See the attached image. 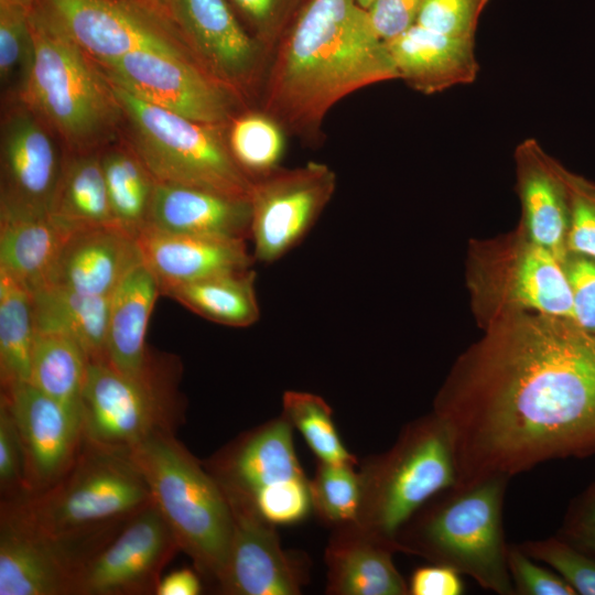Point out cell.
Instances as JSON below:
<instances>
[{
  "label": "cell",
  "instance_id": "obj_44",
  "mask_svg": "<svg viewBox=\"0 0 595 595\" xmlns=\"http://www.w3.org/2000/svg\"><path fill=\"white\" fill-rule=\"evenodd\" d=\"M508 567L515 591L527 595H574V588L561 576L533 563L523 550H508Z\"/></svg>",
  "mask_w": 595,
  "mask_h": 595
},
{
  "label": "cell",
  "instance_id": "obj_4",
  "mask_svg": "<svg viewBox=\"0 0 595 595\" xmlns=\"http://www.w3.org/2000/svg\"><path fill=\"white\" fill-rule=\"evenodd\" d=\"M33 55L21 88L25 105L58 133L73 153L93 152L123 117L112 88L67 35L30 10Z\"/></svg>",
  "mask_w": 595,
  "mask_h": 595
},
{
  "label": "cell",
  "instance_id": "obj_45",
  "mask_svg": "<svg viewBox=\"0 0 595 595\" xmlns=\"http://www.w3.org/2000/svg\"><path fill=\"white\" fill-rule=\"evenodd\" d=\"M571 288L575 323L595 335V260L581 257L566 268Z\"/></svg>",
  "mask_w": 595,
  "mask_h": 595
},
{
  "label": "cell",
  "instance_id": "obj_37",
  "mask_svg": "<svg viewBox=\"0 0 595 595\" xmlns=\"http://www.w3.org/2000/svg\"><path fill=\"white\" fill-rule=\"evenodd\" d=\"M355 467L317 461L315 475L310 479L313 510L331 528L358 519L361 485Z\"/></svg>",
  "mask_w": 595,
  "mask_h": 595
},
{
  "label": "cell",
  "instance_id": "obj_30",
  "mask_svg": "<svg viewBox=\"0 0 595 595\" xmlns=\"http://www.w3.org/2000/svg\"><path fill=\"white\" fill-rule=\"evenodd\" d=\"M51 216L73 230L117 226L100 154L93 151L66 156Z\"/></svg>",
  "mask_w": 595,
  "mask_h": 595
},
{
  "label": "cell",
  "instance_id": "obj_33",
  "mask_svg": "<svg viewBox=\"0 0 595 595\" xmlns=\"http://www.w3.org/2000/svg\"><path fill=\"white\" fill-rule=\"evenodd\" d=\"M100 155L113 219L137 239L149 225L156 181L131 148L112 149Z\"/></svg>",
  "mask_w": 595,
  "mask_h": 595
},
{
  "label": "cell",
  "instance_id": "obj_25",
  "mask_svg": "<svg viewBox=\"0 0 595 595\" xmlns=\"http://www.w3.org/2000/svg\"><path fill=\"white\" fill-rule=\"evenodd\" d=\"M520 192L532 244L549 250L561 263L566 255L570 192L564 173L539 143L526 139L517 148Z\"/></svg>",
  "mask_w": 595,
  "mask_h": 595
},
{
  "label": "cell",
  "instance_id": "obj_28",
  "mask_svg": "<svg viewBox=\"0 0 595 595\" xmlns=\"http://www.w3.org/2000/svg\"><path fill=\"white\" fill-rule=\"evenodd\" d=\"M36 333L75 340L89 361L107 363L109 298L78 293L58 285L32 291Z\"/></svg>",
  "mask_w": 595,
  "mask_h": 595
},
{
  "label": "cell",
  "instance_id": "obj_24",
  "mask_svg": "<svg viewBox=\"0 0 595 595\" xmlns=\"http://www.w3.org/2000/svg\"><path fill=\"white\" fill-rule=\"evenodd\" d=\"M387 45L399 78L425 95L470 84L479 71L475 39L447 35L415 23Z\"/></svg>",
  "mask_w": 595,
  "mask_h": 595
},
{
  "label": "cell",
  "instance_id": "obj_20",
  "mask_svg": "<svg viewBox=\"0 0 595 595\" xmlns=\"http://www.w3.org/2000/svg\"><path fill=\"white\" fill-rule=\"evenodd\" d=\"M392 541L358 522L332 527L324 560L331 595H405L408 583L394 566Z\"/></svg>",
  "mask_w": 595,
  "mask_h": 595
},
{
  "label": "cell",
  "instance_id": "obj_39",
  "mask_svg": "<svg viewBox=\"0 0 595 595\" xmlns=\"http://www.w3.org/2000/svg\"><path fill=\"white\" fill-rule=\"evenodd\" d=\"M522 550L553 567L576 592L595 595V558L565 539L550 538L527 544Z\"/></svg>",
  "mask_w": 595,
  "mask_h": 595
},
{
  "label": "cell",
  "instance_id": "obj_27",
  "mask_svg": "<svg viewBox=\"0 0 595 595\" xmlns=\"http://www.w3.org/2000/svg\"><path fill=\"white\" fill-rule=\"evenodd\" d=\"M72 231L51 215L0 217V268L19 279L31 292L51 284Z\"/></svg>",
  "mask_w": 595,
  "mask_h": 595
},
{
  "label": "cell",
  "instance_id": "obj_48",
  "mask_svg": "<svg viewBox=\"0 0 595 595\" xmlns=\"http://www.w3.org/2000/svg\"><path fill=\"white\" fill-rule=\"evenodd\" d=\"M566 541L595 553V482L574 501L564 524Z\"/></svg>",
  "mask_w": 595,
  "mask_h": 595
},
{
  "label": "cell",
  "instance_id": "obj_32",
  "mask_svg": "<svg viewBox=\"0 0 595 595\" xmlns=\"http://www.w3.org/2000/svg\"><path fill=\"white\" fill-rule=\"evenodd\" d=\"M89 359L72 338L36 333L29 382L50 398L83 412Z\"/></svg>",
  "mask_w": 595,
  "mask_h": 595
},
{
  "label": "cell",
  "instance_id": "obj_26",
  "mask_svg": "<svg viewBox=\"0 0 595 595\" xmlns=\"http://www.w3.org/2000/svg\"><path fill=\"white\" fill-rule=\"evenodd\" d=\"M159 282L144 262L136 266L109 296L107 363L121 374L140 376L151 366L145 336Z\"/></svg>",
  "mask_w": 595,
  "mask_h": 595
},
{
  "label": "cell",
  "instance_id": "obj_35",
  "mask_svg": "<svg viewBox=\"0 0 595 595\" xmlns=\"http://www.w3.org/2000/svg\"><path fill=\"white\" fill-rule=\"evenodd\" d=\"M315 454L317 461L357 466L358 459L342 442L328 403L320 396L289 390L282 397V413Z\"/></svg>",
  "mask_w": 595,
  "mask_h": 595
},
{
  "label": "cell",
  "instance_id": "obj_13",
  "mask_svg": "<svg viewBox=\"0 0 595 595\" xmlns=\"http://www.w3.org/2000/svg\"><path fill=\"white\" fill-rule=\"evenodd\" d=\"M335 187V172L318 162L294 169L279 166L253 180L249 199L255 260L272 263L298 246Z\"/></svg>",
  "mask_w": 595,
  "mask_h": 595
},
{
  "label": "cell",
  "instance_id": "obj_19",
  "mask_svg": "<svg viewBox=\"0 0 595 595\" xmlns=\"http://www.w3.org/2000/svg\"><path fill=\"white\" fill-rule=\"evenodd\" d=\"M292 432V424L282 414L270 420L215 458L210 474L227 495L244 500L263 488L304 477Z\"/></svg>",
  "mask_w": 595,
  "mask_h": 595
},
{
  "label": "cell",
  "instance_id": "obj_38",
  "mask_svg": "<svg viewBox=\"0 0 595 595\" xmlns=\"http://www.w3.org/2000/svg\"><path fill=\"white\" fill-rule=\"evenodd\" d=\"M33 55L30 10L0 1V78L2 84L19 77L23 87Z\"/></svg>",
  "mask_w": 595,
  "mask_h": 595
},
{
  "label": "cell",
  "instance_id": "obj_47",
  "mask_svg": "<svg viewBox=\"0 0 595 595\" xmlns=\"http://www.w3.org/2000/svg\"><path fill=\"white\" fill-rule=\"evenodd\" d=\"M424 0H374L367 9L377 34L386 42L414 25Z\"/></svg>",
  "mask_w": 595,
  "mask_h": 595
},
{
  "label": "cell",
  "instance_id": "obj_10",
  "mask_svg": "<svg viewBox=\"0 0 595 595\" xmlns=\"http://www.w3.org/2000/svg\"><path fill=\"white\" fill-rule=\"evenodd\" d=\"M31 10L58 28L96 64L137 51L196 62L171 19L145 0H35Z\"/></svg>",
  "mask_w": 595,
  "mask_h": 595
},
{
  "label": "cell",
  "instance_id": "obj_2",
  "mask_svg": "<svg viewBox=\"0 0 595 595\" xmlns=\"http://www.w3.org/2000/svg\"><path fill=\"white\" fill-rule=\"evenodd\" d=\"M397 78L387 42L356 0H304L270 54L260 110L315 144L338 101Z\"/></svg>",
  "mask_w": 595,
  "mask_h": 595
},
{
  "label": "cell",
  "instance_id": "obj_11",
  "mask_svg": "<svg viewBox=\"0 0 595 595\" xmlns=\"http://www.w3.org/2000/svg\"><path fill=\"white\" fill-rule=\"evenodd\" d=\"M96 65L108 80L140 99L197 122L228 127L246 106L188 58L137 51Z\"/></svg>",
  "mask_w": 595,
  "mask_h": 595
},
{
  "label": "cell",
  "instance_id": "obj_50",
  "mask_svg": "<svg viewBox=\"0 0 595 595\" xmlns=\"http://www.w3.org/2000/svg\"><path fill=\"white\" fill-rule=\"evenodd\" d=\"M202 582L191 569H180L162 577L156 587L158 595H198Z\"/></svg>",
  "mask_w": 595,
  "mask_h": 595
},
{
  "label": "cell",
  "instance_id": "obj_17",
  "mask_svg": "<svg viewBox=\"0 0 595 595\" xmlns=\"http://www.w3.org/2000/svg\"><path fill=\"white\" fill-rule=\"evenodd\" d=\"M234 528L218 586L230 595H298L305 583L304 564L283 550L274 524L247 501L226 495Z\"/></svg>",
  "mask_w": 595,
  "mask_h": 595
},
{
  "label": "cell",
  "instance_id": "obj_29",
  "mask_svg": "<svg viewBox=\"0 0 595 595\" xmlns=\"http://www.w3.org/2000/svg\"><path fill=\"white\" fill-rule=\"evenodd\" d=\"M255 283L256 273L249 268L176 285L162 295L212 322L247 327L260 316Z\"/></svg>",
  "mask_w": 595,
  "mask_h": 595
},
{
  "label": "cell",
  "instance_id": "obj_7",
  "mask_svg": "<svg viewBox=\"0 0 595 595\" xmlns=\"http://www.w3.org/2000/svg\"><path fill=\"white\" fill-rule=\"evenodd\" d=\"M358 465L361 501L356 522L394 543L420 508L457 485L453 436L435 413L408 424L388 452Z\"/></svg>",
  "mask_w": 595,
  "mask_h": 595
},
{
  "label": "cell",
  "instance_id": "obj_41",
  "mask_svg": "<svg viewBox=\"0 0 595 595\" xmlns=\"http://www.w3.org/2000/svg\"><path fill=\"white\" fill-rule=\"evenodd\" d=\"M489 0H424L416 24L456 37L475 39Z\"/></svg>",
  "mask_w": 595,
  "mask_h": 595
},
{
  "label": "cell",
  "instance_id": "obj_31",
  "mask_svg": "<svg viewBox=\"0 0 595 595\" xmlns=\"http://www.w3.org/2000/svg\"><path fill=\"white\" fill-rule=\"evenodd\" d=\"M36 337L33 294L0 268V377L3 389L29 382Z\"/></svg>",
  "mask_w": 595,
  "mask_h": 595
},
{
  "label": "cell",
  "instance_id": "obj_15",
  "mask_svg": "<svg viewBox=\"0 0 595 595\" xmlns=\"http://www.w3.org/2000/svg\"><path fill=\"white\" fill-rule=\"evenodd\" d=\"M178 544L150 504L136 513L107 545L80 565L75 594L136 595L155 592L159 574Z\"/></svg>",
  "mask_w": 595,
  "mask_h": 595
},
{
  "label": "cell",
  "instance_id": "obj_8",
  "mask_svg": "<svg viewBox=\"0 0 595 595\" xmlns=\"http://www.w3.org/2000/svg\"><path fill=\"white\" fill-rule=\"evenodd\" d=\"M108 82L131 127V149L156 182L250 197L252 181L230 151L228 127L178 116Z\"/></svg>",
  "mask_w": 595,
  "mask_h": 595
},
{
  "label": "cell",
  "instance_id": "obj_42",
  "mask_svg": "<svg viewBox=\"0 0 595 595\" xmlns=\"http://www.w3.org/2000/svg\"><path fill=\"white\" fill-rule=\"evenodd\" d=\"M304 0H230L269 55Z\"/></svg>",
  "mask_w": 595,
  "mask_h": 595
},
{
  "label": "cell",
  "instance_id": "obj_12",
  "mask_svg": "<svg viewBox=\"0 0 595 595\" xmlns=\"http://www.w3.org/2000/svg\"><path fill=\"white\" fill-rule=\"evenodd\" d=\"M171 19L199 66L245 104L261 94L270 55L227 0H169Z\"/></svg>",
  "mask_w": 595,
  "mask_h": 595
},
{
  "label": "cell",
  "instance_id": "obj_6",
  "mask_svg": "<svg viewBox=\"0 0 595 595\" xmlns=\"http://www.w3.org/2000/svg\"><path fill=\"white\" fill-rule=\"evenodd\" d=\"M88 443V442H87ZM151 504L148 486L127 453L88 443L51 488L21 504L30 520L80 563V545L128 522Z\"/></svg>",
  "mask_w": 595,
  "mask_h": 595
},
{
  "label": "cell",
  "instance_id": "obj_22",
  "mask_svg": "<svg viewBox=\"0 0 595 595\" xmlns=\"http://www.w3.org/2000/svg\"><path fill=\"white\" fill-rule=\"evenodd\" d=\"M161 295L170 288L251 268L246 240L171 234L147 227L137 238Z\"/></svg>",
  "mask_w": 595,
  "mask_h": 595
},
{
  "label": "cell",
  "instance_id": "obj_3",
  "mask_svg": "<svg viewBox=\"0 0 595 595\" xmlns=\"http://www.w3.org/2000/svg\"><path fill=\"white\" fill-rule=\"evenodd\" d=\"M142 475L151 504L197 571L218 583L226 566L234 519L215 477L170 431L155 432L127 452Z\"/></svg>",
  "mask_w": 595,
  "mask_h": 595
},
{
  "label": "cell",
  "instance_id": "obj_43",
  "mask_svg": "<svg viewBox=\"0 0 595 595\" xmlns=\"http://www.w3.org/2000/svg\"><path fill=\"white\" fill-rule=\"evenodd\" d=\"M570 192V228L566 249L595 260V188L566 176Z\"/></svg>",
  "mask_w": 595,
  "mask_h": 595
},
{
  "label": "cell",
  "instance_id": "obj_34",
  "mask_svg": "<svg viewBox=\"0 0 595 595\" xmlns=\"http://www.w3.org/2000/svg\"><path fill=\"white\" fill-rule=\"evenodd\" d=\"M512 296L542 315L575 323L566 272L549 250L536 244L529 245L520 257L512 281Z\"/></svg>",
  "mask_w": 595,
  "mask_h": 595
},
{
  "label": "cell",
  "instance_id": "obj_36",
  "mask_svg": "<svg viewBox=\"0 0 595 595\" xmlns=\"http://www.w3.org/2000/svg\"><path fill=\"white\" fill-rule=\"evenodd\" d=\"M284 130L262 110L242 111L227 129L230 151L251 181L279 167Z\"/></svg>",
  "mask_w": 595,
  "mask_h": 595
},
{
  "label": "cell",
  "instance_id": "obj_51",
  "mask_svg": "<svg viewBox=\"0 0 595 595\" xmlns=\"http://www.w3.org/2000/svg\"><path fill=\"white\" fill-rule=\"evenodd\" d=\"M0 1L18 4L23 8H26L28 10H31L35 0H0Z\"/></svg>",
  "mask_w": 595,
  "mask_h": 595
},
{
  "label": "cell",
  "instance_id": "obj_21",
  "mask_svg": "<svg viewBox=\"0 0 595 595\" xmlns=\"http://www.w3.org/2000/svg\"><path fill=\"white\" fill-rule=\"evenodd\" d=\"M141 262L143 259L137 239L121 228H80L67 238L51 284L86 295L109 298Z\"/></svg>",
  "mask_w": 595,
  "mask_h": 595
},
{
  "label": "cell",
  "instance_id": "obj_9",
  "mask_svg": "<svg viewBox=\"0 0 595 595\" xmlns=\"http://www.w3.org/2000/svg\"><path fill=\"white\" fill-rule=\"evenodd\" d=\"M171 370L155 358L140 376L121 374L105 361H89L83 393L84 439L127 453L153 433L170 431L175 405Z\"/></svg>",
  "mask_w": 595,
  "mask_h": 595
},
{
  "label": "cell",
  "instance_id": "obj_46",
  "mask_svg": "<svg viewBox=\"0 0 595 595\" xmlns=\"http://www.w3.org/2000/svg\"><path fill=\"white\" fill-rule=\"evenodd\" d=\"M0 484L4 490L24 487L23 452L7 402H0Z\"/></svg>",
  "mask_w": 595,
  "mask_h": 595
},
{
  "label": "cell",
  "instance_id": "obj_52",
  "mask_svg": "<svg viewBox=\"0 0 595 595\" xmlns=\"http://www.w3.org/2000/svg\"><path fill=\"white\" fill-rule=\"evenodd\" d=\"M145 1L156 7L158 9H160L161 11L165 13V7L169 0H145Z\"/></svg>",
  "mask_w": 595,
  "mask_h": 595
},
{
  "label": "cell",
  "instance_id": "obj_1",
  "mask_svg": "<svg viewBox=\"0 0 595 595\" xmlns=\"http://www.w3.org/2000/svg\"><path fill=\"white\" fill-rule=\"evenodd\" d=\"M434 413L453 436L456 487L595 455V335L528 320L484 347Z\"/></svg>",
  "mask_w": 595,
  "mask_h": 595
},
{
  "label": "cell",
  "instance_id": "obj_14",
  "mask_svg": "<svg viewBox=\"0 0 595 595\" xmlns=\"http://www.w3.org/2000/svg\"><path fill=\"white\" fill-rule=\"evenodd\" d=\"M47 127L26 105L3 120L0 217L51 215L66 158Z\"/></svg>",
  "mask_w": 595,
  "mask_h": 595
},
{
  "label": "cell",
  "instance_id": "obj_16",
  "mask_svg": "<svg viewBox=\"0 0 595 595\" xmlns=\"http://www.w3.org/2000/svg\"><path fill=\"white\" fill-rule=\"evenodd\" d=\"M20 439L25 488L42 493L54 486L79 455L83 412L41 392L30 382L3 389Z\"/></svg>",
  "mask_w": 595,
  "mask_h": 595
},
{
  "label": "cell",
  "instance_id": "obj_40",
  "mask_svg": "<svg viewBox=\"0 0 595 595\" xmlns=\"http://www.w3.org/2000/svg\"><path fill=\"white\" fill-rule=\"evenodd\" d=\"M245 501L274 526L300 522L313 510L310 479L306 476L263 488Z\"/></svg>",
  "mask_w": 595,
  "mask_h": 595
},
{
  "label": "cell",
  "instance_id": "obj_49",
  "mask_svg": "<svg viewBox=\"0 0 595 595\" xmlns=\"http://www.w3.org/2000/svg\"><path fill=\"white\" fill-rule=\"evenodd\" d=\"M463 591L459 573L442 564L418 567L408 583L411 595H459Z\"/></svg>",
  "mask_w": 595,
  "mask_h": 595
},
{
  "label": "cell",
  "instance_id": "obj_53",
  "mask_svg": "<svg viewBox=\"0 0 595 595\" xmlns=\"http://www.w3.org/2000/svg\"><path fill=\"white\" fill-rule=\"evenodd\" d=\"M357 3L364 8V9H368L370 7V4L374 2V0H356Z\"/></svg>",
  "mask_w": 595,
  "mask_h": 595
},
{
  "label": "cell",
  "instance_id": "obj_18",
  "mask_svg": "<svg viewBox=\"0 0 595 595\" xmlns=\"http://www.w3.org/2000/svg\"><path fill=\"white\" fill-rule=\"evenodd\" d=\"M80 563L45 536L22 506H6L0 527V595L75 594Z\"/></svg>",
  "mask_w": 595,
  "mask_h": 595
},
{
  "label": "cell",
  "instance_id": "obj_5",
  "mask_svg": "<svg viewBox=\"0 0 595 595\" xmlns=\"http://www.w3.org/2000/svg\"><path fill=\"white\" fill-rule=\"evenodd\" d=\"M507 478L487 477L428 501L398 532V551L450 566L486 589L512 594L501 520Z\"/></svg>",
  "mask_w": 595,
  "mask_h": 595
},
{
  "label": "cell",
  "instance_id": "obj_23",
  "mask_svg": "<svg viewBox=\"0 0 595 595\" xmlns=\"http://www.w3.org/2000/svg\"><path fill=\"white\" fill-rule=\"evenodd\" d=\"M249 198L198 187L155 183L148 227L171 234L250 238Z\"/></svg>",
  "mask_w": 595,
  "mask_h": 595
}]
</instances>
